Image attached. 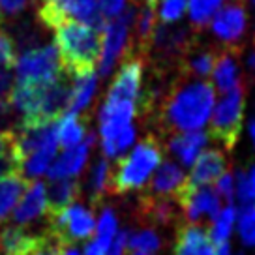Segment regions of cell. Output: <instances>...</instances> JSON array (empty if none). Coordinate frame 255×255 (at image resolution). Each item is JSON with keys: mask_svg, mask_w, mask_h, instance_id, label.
I'll list each match as a JSON object with an SVG mask.
<instances>
[{"mask_svg": "<svg viewBox=\"0 0 255 255\" xmlns=\"http://www.w3.org/2000/svg\"><path fill=\"white\" fill-rule=\"evenodd\" d=\"M235 197L240 201V205H254V193H252V184L246 173L240 171L235 180Z\"/></svg>", "mask_w": 255, "mask_h": 255, "instance_id": "cell-35", "label": "cell"}, {"mask_svg": "<svg viewBox=\"0 0 255 255\" xmlns=\"http://www.w3.org/2000/svg\"><path fill=\"white\" fill-rule=\"evenodd\" d=\"M235 220H237V210L233 205L220 208V212L212 218V227L208 229V237L212 240V244L220 246V244H225L229 240Z\"/></svg>", "mask_w": 255, "mask_h": 255, "instance_id": "cell-26", "label": "cell"}, {"mask_svg": "<svg viewBox=\"0 0 255 255\" xmlns=\"http://www.w3.org/2000/svg\"><path fill=\"white\" fill-rule=\"evenodd\" d=\"M248 178H250V184H252V193H254V201H255V165L252 167V171H250Z\"/></svg>", "mask_w": 255, "mask_h": 255, "instance_id": "cell-46", "label": "cell"}, {"mask_svg": "<svg viewBox=\"0 0 255 255\" xmlns=\"http://www.w3.org/2000/svg\"><path fill=\"white\" fill-rule=\"evenodd\" d=\"M246 68L250 75H255V41H252V49L246 55Z\"/></svg>", "mask_w": 255, "mask_h": 255, "instance_id": "cell-42", "label": "cell"}, {"mask_svg": "<svg viewBox=\"0 0 255 255\" xmlns=\"http://www.w3.org/2000/svg\"><path fill=\"white\" fill-rule=\"evenodd\" d=\"M244 92L246 85L235 88L222 96V100L214 105L210 115V133L222 148L231 150L239 141L242 129V115H244Z\"/></svg>", "mask_w": 255, "mask_h": 255, "instance_id": "cell-6", "label": "cell"}, {"mask_svg": "<svg viewBox=\"0 0 255 255\" xmlns=\"http://www.w3.org/2000/svg\"><path fill=\"white\" fill-rule=\"evenodd\" d=\"M223 2L225 0H188V13H190L191 24L197 30L205 28L220 11Z\"/></svg>", "mask_w": 255, "mask_h": 255, "instance_id": "cell-27", "label": "cell"}, {"mask_svg": "<svg viewBox=\"0 0 255 255\" xmlns=\"http://www.w3.org/2000/svg\"><path fill=\"white\" fill-rule=\"evenodd\" d=\"M250 135H252V141H254L255 146V119H252V122H250Z\"/></svg>", "mask_w": 255, "mask_h": 255, "instance_id": "cell-48", "label": "cell"}, {"mask_svg": "<svg viewBox=\"0 0 255 255\" xmlns=\"http://www.w3.org/2000/svg\"><path fill=\"white\" fill-rule=\"evenodd\" d=\"M128 0H98V8L105 21H111L115 17H119L124 9L128 8Z\"/></svg>", "mask_w": 255, "mask_h": 255, "instance_id": "cell-36", "label": "cell"}, {"mask_svg": "<svg viewBox=\"0 0 255 255\" xmlns=\"http://www.w3.org/2000/svg\"><path fill=\"white\" fill-rule=\"evenodd\" d=\"M254 4H255V0H254Z\"/></svg>", "mask_w": 255, "mask_h": 255, "instance_id": "cell-50", "label": "cell"}, {"mask_svg": "<svg viewBox=\"0 0 255 255\" xmlns=\"http://www.w3.org/2000/svg\"><path fill=\"white\" fill-rule=\"evenodd\" d=\"M28 2L30 0H0V13L8 17L17 15L28 6Z\"/></svg>", "mask_w": 255, "mask_h": 255, "instance_id": "cell-38", "label": "cell"}, {"mask_svg": "<svg viewBox=\"0 0 255 255\" xmlns=\"http://www.w3.org/2000/svg\"><path fill=\"white\" fill-rule=\"evenodd\" d=\"M60 255H81V254L77 252V250H75V248L70 246V248H64L62 254H60Z\"/></svg>", "mask_w": 255, "mask_h": 255, "instance_id": "cell-47", "label": "cell"}, {"mask_svg": "<svg viewBox=\"0 0 255 255\" xmlns=\"http://www.w3.org/2000/svg\"><path fill=\"white\" fill-rule=\"evenodd\" d=\"M92 144H94V135L90 133L81 144L66 148L58 158L53 159L47 171L49 178L51 180H73L87 165Z\"/></svg>", "mask_w": 255, "mask_h": 255, "instance_id": "cell-15", "label": "cell"}, {"mask_svg": "<svg viewBox=\"0 0 255 255\" xmlns=\"http://www.w3.org/2000/svg\"><path fill=\"white\" fill-rule=\"evenodd\" d=\"M208 144V135L205 131H186V133H173L167 139V152L180 165L190 167L199 158L201 152Z\"/></svg>", "mask_w": 255, "mask_h": 255, "instance_id": "cell-19", "label": "cell"}, {"mask_svg": "<svg viewBox=\"0 0 255 255\" xmlns=\"http://www.w3.org/2000/svg\"><path fill=\"white\" fill-rule=\"evenodd\" d=\"M220 51L214 47H205L201 43L191 41L188 49L180 56V73L188 77H208L216 66Z\"/></svg>", "mask_w": 255, "mask_h": 255, "instance_id": "cell-20", "label": "cell"}, {"mask_svg": "<svg viewBox=\"0 0 255 255\" xmlns=\"http://www.w3.org/2000/svg\"><path fill=\"white\" fill-rule=\"evenodd\" d=\"M161 158V144L156 135L148 133L128 156L120 158L117 169L111 173V190L115 193H129L146 188L159 167Z\"/></svg>", "mask_w": 255, "mask_h": 255, "instance_id": "cell-3", "label": "cell"}, {"mask_svg": "<svg viewBox=\"0 0 255 255\" xmlns=\"http://www.w3.org/2000/svg\"><path fill=\"white\" fill-rule=\"evenodd\" d=\"M55 47L68 75L94 70L102 51L100 30L90 24L66 21L55 28Z\"/></svg>", "mask_w": 255, "mask_h": 255, "instance_id": "cell-2", "label": "cell"}, {"mask_svg": "<svg viewBox=\"0 0 255 255\" xmlns=\"http://www.w3.org/2000/svg\"><path fill=\"white\" fill-rule=\"evenodd\" d=\"M60 254H62V250L56 246V244H53V242H51V244H47V246L43 248L41 252H38L36 255H60Z\"/></svg>", "mask_w": 255, "mask_h": 255, "instance_id": "cell-43", "label": "cell"}, {"mask_svg": "<svg viewBox=\"0 0 255 255\" xmlns=\"http://www.w3.org/2000/svg\"><path fill=\"white\" fill-rule=\"evenodd\" d=\"M111 163L107 158H100L87 175V195L92 203H98L111 186Z\"/></svg>", "mask_w": 255, "mask_h": 255, "instance_id": "cell-24", "label": "cell"}, {"mask_svg": "<svg viewBox=\"0 0 255 255\" xmlns=\"http://www.w3.org/2000/svg\"><path fill=\"white\" fill-rule=\"evenodd\" d=\"M85 255H107V250L98 240H92L85 246Z\"/></svg>", "mask_w": 255, "mask_h": 255, "instance_id": "cell-41", "label": "cell"}, {"mask_svg": "<svg viewBox=\"0 0 255 255\" xmlns=\"http://www.w3.org/2000/svg\"><path fill=\"white\" fill-rule=\"evenodd\" d=\"M128 235L129 231H120L113 239L111 246L107 248V255H124L128 250Z\"/></svg>", "mask_w": 255, "mask_h": 255, "instance_id": "cell-40", "label": "cell"}, {"mask_svg": "<svg viewBox=\"0 0 255 255\" xmlns=\"http://www.w3.org/2000/svg\"><path fill=\"white\" fill-rule=\"evenodd\" d=\"M49 239L64 250L79 240L88 239L96 231V218L92 208L81 203H72L68 207L49 212Z\"/></svg>", "mask_w": 255, "mask_h": 255, "instance_id": "cell-5", "label": "cell"}, {"mask_svg": "<svg viewBox=\"0 0 255 255\" xmlns=\"http://www.w3.org/2000/svg\"><path fill=\"white\" fill-rule=\"evenodd\" d=\"M154 23H156V11L152 6H143V9L135 15V28H137V51H144L146 43L150 40L152 32H154Z\"/></svg>", "mask_w": 255, "mask_h": 255, "instance_id": "cell-30", "label": "cell"}, {"mask_svg": "<svg viewBox=\"0 0 255 255\" xmlns=\"http://www.w3.org/2000/svg\"><path fill=\"white\" fill-rule=\"evenodd\" d=\"M6 115H8V102H0V124L4 122Z\"/></svg>", "mask_w": 255, "mask_h": 255, "instance_id": "cell-45", "label": "cell"}, {"mask_svg": "<svg viewBox=\"0 0 255 255\" xmlns=\"http://www.w3.org/2000/svg\"><path fill=\"white\" fill-rule=\"evenodd\" d=\"M188 9V0H159L158 17L163 24H173L180 21Z\"/></svg>", "mask_w": 255, "mask_h": 255, "instance_id": "cell-33", "label": "cell"}, {"mask_svg": "<svg viewBox=\"0 0 255 255\" xmlns=\"http://www.w3.org/2000/svg\"><path fill=\"white\" fill-rule=\"evenodd\" d=\"M96 90H98V73L94 70L70 75V98H68L66 113L79 117L81 113L88 111L96 96Z\"/></svg>", "mask_w": 255, "mask_h": 255, "instance_id": "cell-18", "label": "cell"}, {"mask_svg": "<svg viewBox=\"0 0 255 255\" xmlns=\"http://www.w3.org/2000/svg\"><path fill=\"white\" fill-rule=\"evenodd\" d=\"M216 255H231V246L225 242V244H220L218 250H216Z\"/></svg>", "mask_w": 255, "mask_h": 255, "instance_id": "cell-44", "label": "cell"}, {"mask_svg": "<svg viewBox=\"0 0 255 255\" xmlns=\"http://www.w3.org/2000/svg\"><path fill=\"white\" fill-rule=\"evenodd\" d=\"M216 105L214 87L201 79L180 73L173 79L167 94L154 113V122L169 135L186 131H203Z\"/></svg>", "mask_w": 255, "mask_h": 255, "instance_id": "cell-1", "label": "cell"}, {"mask_svg": "<svg viewBox=\"0 0 255 255\" xmlns=\"http://www.w3.org/2000/svg\"><path fill=\"white\" fill-rule=\"evenodd\" d=\"M216 193L220 195V199H225L229 205L235 199V178L231 173H223L218 180H216Z\"/></svg>", "mask_w": 255, "mask_h": 255, "instance_id": "cell-37", "label": "cell"}, {"mask_svg": "<svg viewBox=\"0 0 255 255\" xmlns=\"http://www.w3.org/2000/svg\"><path fill=\"white\" fill-rule=\"evenodd\" d=\"M117 227H119V220L115 210L111 207H104L100 212V218L96 220V240L105 250L111 246L113 239L117 237Z\"/></svg>", "mask_w": 255, "mask_h": 255, "instance_id": "cell-29", "label": "cell"}, {"mask_svg": "<svg viewBox=\"0 0 255 255\" xmlns=\"http://www.w3.org/2000/svg\"><path fill=\"white\" fill-rule=\"evenodd\" d=\"M184 188H186V173L182 171V167L175 161H165V163H159L156 173L152 175L150 182L146 184L143 191V197L176 199Z\"/></svg>", "mask_w": 255, "mask_h": 255, "instance_id": "cell-13", "label": "cell"}, {"mask_svg": "<svg viewBox=\"0 0 255 255\" xmlns=\"http://www.w3.org/2000/svg\"><path fill=\"white\" fill-rule=\"evenodd\" d=\"M43 216H49L47 188L43 182L34 180L32 184H26L21 199L11 212V220L17 227H26Z\"/></svg>", "mask_w": 255, "mask_h": 255, "instance_id": "cell-12", "label": "cell"}, {"mask_svg": "<svg viewBox=\"0 0 255 255\" xmlns=\"http://www.w3.org/2000/svg\"><path fill=\"white\" fill-rule=\"evenodd\" d=\"M11 88H13V73L8 68H0V102L8 100Z\"/></svg>", "mask_w": 255, "mask_h": 255, "instance_id": "cell-39", "label": "cell"}, {"mask_svg": "<svg viewBox=\"0 0 255 255\" xmlns=\"http://www.w3.org/2000/svg\"><path fill=\"white\" fill-rule=\"evenodd\" d=\"M161 248V239L154 229H139V231H129L128 235V250L133 254L152 255Z\"/></svg>", "mask_w": 255, "mask_h": 255, "instance_id": "cell-28", "label": "cell"}, {"mask_svg": "<svg viewBox=\"0 0 255 255\" xmlns=\"http://www.w3.org/2000/svg\"><path fill=\"white\" fill-rule=\"evenodd\" d=\"M17 171L15 154H13V131H0V175Z\"/></svg>", "mask_w": 255, "mask_h": 255, "instance_id": "cell-32", "label": "cell"}, {"mask_svg": "<svg viewBox=\"0 0 255 255\" xmlns=\"http://www.w3.org/2000/svg\"><path fill=\"white\" fill-rule=\"evenodd\" d=\"M15 43L4 30H0V68L11 70L15 64Z\"/></svg>", "mask_w": 255, "mask_h": 255, "instance_id": "cell-34", "label": "cell"}, {"mask_svg": "<svg viewBox=\"0 0 255 255\" xmlns=\"http://www.w3.org/2000/svg\"><path fill=\"white\" fill-rule=\"evenodd\" d=\"M175 255H216V248L203 227L184 225L178 231Z\"/></svg>", "mask_w": 255, "mask_h": 255, "instance_id": "cell-21", "label": "cell"}, {"mask_svg": "<svg viewBox=\"0 0 255 255\" xmlns=\"http://www.w3.org/2000/svg\"><path fill=\"white\" fill-rule=\"evenodd\" d=\"M239 235L244 246L255 248V205H244L240 210Z\"/></svg>", "mask_w": 255, "mask_h": 255, "instance_id": "cell-31", "label": "cell"}, {"mask_svg": "<svg viewBox=\"0 0 255 255\" xmlns=\"http://www.w3.org/2000/svg\"><path fill=\"white\" fill-rule=\"evenodd\" d=\"M143 58L137 55L135 51H129L126 62L120 66L107 96L109 98H120V100H129V102L137 104V100L141 98V92H143Z\"/></svg>", "mask_w": 255, "mask_h": 255, "instance_id": "cell-11", "label": "cell"}, {"mask_svg": "<svg viewBox=\"0 0 255 255\" xmlns=\"http://www.w3.org/2000/svg\"><path fill=\"white\" fill-rule=\"evenodd\" d=\"M240 53H242V49H222L220 51L214 70H212L214 90L227 94V92L244 85V75H242L239 62Z\"/></svg>", "mask_w": 255, "mask_h": 255, "instance_id": "cell-17", "label": "cell"}, {"mask_svg": "<svg viewBox=\"0 0 255 255\" xmlns=\"http://www.w3.org/2000/svg\"><path fill=\"white\" fill-rule=\"evenodd\" d=\"M135 8L128 6L119 17L107 21L102 30V51L98 60V75L107 77L124 53H129V28L135 23Z\"/></svg>", "mask_w": 255, "mask_h": 255, "instance_id": "cell-8", "label": "cell"}, {"mask_svg": "<svg viewBox=\"0 0 255 255\" xmlns=\"http://www.w3.org/2000/svg\"><path fill=\"white\" fill-rule=\"evenodd\" d=\"M51 242L49 235H34L17 225H8L0 233L2 255H36Z\"/></svg>", "mask_w": 255, "mask_h": 255, "instance_id": "cell-14", "label": "cell"}, {"mask_svg": "<svg viewBox=\"0 0 255 255\" xmlns=\"http://www.w3.org/2000/svg\"><path fill=\"white\" fill-rule=\"evenodd\" d=\"M176 201H178V207H180L184 220L190 222L191 225L199 223L205 218L212 220L220 212V208H222L220 195L210 186L184 188L182 193L176 197Z\"/></svg>", "mask_w": 255, "mask_h": 255, "instance_id": "cell-10", "label": "cell"}, {"mask_svg": "<svg viewBox=\"0 0 255 255\" xmlns=\"http://www.w3.org/2000/svg\"><path fill=\"white\" fill-rule=\"evenodd\" d=\"M210 28L225 49H242L248 32L246 0H229L210 21Z\"/></svg>", "mask_w": 255, "mask_h": 255, "instance_id": "cell-9", "label": "cell"}, {"mask_svg": "<svg viewBox=\"0 0 255 255\" xmlns=\"http://www.w3.org/2000/svg\"><path fill=\"white\" fill-rule=\"evenodd\" d=\"M87 126L85 122L72 113H64L56 119V139L62 148H72L87 139Z\"/></svg>", "mask_w": 255, "mask_h": 255, "instance_id": "cell-23", "label": "cell"}, {"mask_svg": "<svg viewBox=\"0 0 255 255\" xmlns=\"http://www.w3.org/2000/svg\"><path fill=\"white\" fill-rule=\"evenodd\" d=\"M15 83L30 87H45L66 75L58 51L53 43H40L23 49L15 58Z\"/></svg>", "mask_w": 255, "mask_h": 255, "instance_id": "cell-4", "label": "cell"}, {"mask_svg": "<svg viewBox=\"0 0 255 255\" xmlns=\"http://www.w3.org/2000/svg\"><path fill=\"white\" fill-rule=\"evenodd\" d=\"M133 255H144V254H133Z\"/></svg>", "mask_w": 255, "mask_h": 255, "instance_id": "cell-49", "label": "cell"}, {"mask_svg": "<svg viewBox=\"0 0 255 255\" xmlns=\"http://www.w3.org/2000/svg\"><path fill=\"white\" fill-rule=\"evenodd\" d=\"M79 191L81 186L75 180H53V184L47 188L49 212H55V210L72 205L77 199Z\"/></svg>", "mask_w": 255, "mask_h": 255, "instance_id": "cell-25", "label": "cell"}, {"mask_svg": "<svg viewBox=\"0 0 255 255\" xmlns=\"http://www.w3.org/2000/svg\"><path fill=\"white\" fill-rule=\"evenodd\" d=\"M225 169H227L225 152L220 148L203 150L199 158L193 161L190 175L186 176V188L210 186L225 173Z\"/></svg>", "mask_w": 255, "mask_h": 255, "instance_id": "cell-16", "label": "cell"}, {"mask_svg": "<svg viewBox=\"0 0 255 255\" xmlns=\"http://www.w3.org/2000/svg\"><path fill=\"white\" fill-rule=\"evenodd\" d=\"M26 188V180L19 173H4L0 175V223L6 222Z\"/></svg>", "mask_w": 255, "mask_h": 255, "instance_id": "cell-22", "label": "cell"}, {"mask_svg": "<svg viewBox=\"0 0 255 255\" xmlns=\"http://www.w3.org/2000/svg\"><path fill=\"white\" fill-rule=\"evenodd\" d=\"M38 17L49 28H56L66 21H77L102 32L107 23L100 13L98 0H41Z\"/></svg>", "mask_w": 255, "mask_h": 255, "instance_id": "cell-7", "label": "cell"}]
</instances>
